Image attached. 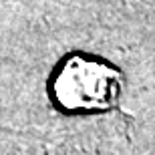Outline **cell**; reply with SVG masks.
Masks as SVG:
<instances>
[{"mask_svg": "<svg viewBox=\"0 0 155 155\" xmlns=\"http://www.w3.org/2000/svg\"><path fill=\"white\" fill-rule=\"evenodd\" d=\"M51 93L61 111L105 113L119 105L123 77L121 71L105 61L71 54L54 71Z\"/></svg>", "mask_w": 155, "mask_h": 155, "instance_id": "obj_1", "label": "cell"}]
</instances>
